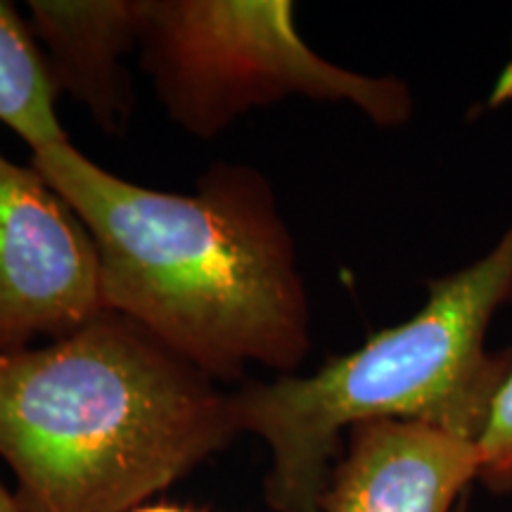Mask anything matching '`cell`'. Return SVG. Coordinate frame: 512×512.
I'll return each instance as SVG.
<instances>
[{"label": "cell", "instance_id": "cell-10", "mask_svg": "<svg viewBox=\"0 0 512 512\" xmlns=\"http://www.w3.org/2000/svg\"><path fill=\"white\" fill-rule=\"evenodd\" d=\"M131 512H200L188 505H176V503H155V505H140V508Z\"/></svg>", "mask_w": 512, "mask_h": 512}, {"label": "cell", "instance_id": "cell-6", "mask_svg": "<svg viewBox=\"0 0 512 512\" xmlns=\"http://www.w3.org/2000/svg\"><path fill=\"white\" fill-rule=\"evenodd\" d=\"M479 479L470 439L408 420L351 427L323 494V512H453Z\"/></svg>", "mask_w": 512, "mask_h": 512}, {"label": "cell", "instance_id": "cell-9", "mask_svg": "<svg viewBox=\"0 0 512 512\" xmlns=\"http://www.w3.org/2000/svg\"><path fill=\"white\" fill-rule=\"evenodd\" d=\"M479 484L494 494H512V366L498 389L489 422L477 439Z\"/></svg>", "mask_w": 512, "mask_h": 512}, {"label": "cell", "instance_id": "cell-2", "mask_svg": "<svg viewBox=\"0 0 512 512\" xmlns=\"http://www.w3.org/2000/svg\"><path fill=\"white\" fill-rule=\"evenodd\" d=\"M136 320L0 356V458L22 512H131L240 434L233 394Z\"/></svg>", "mask_w": 512, "mask_h": 512}, {"label": "cell", "instance_id": "cell-11", "mask_svg": "<svg viewBox=\"0 0 512 512\" xmlns=\"http://www.w3.org/2000/svg\"><path fill=\"white\" fill-rule=\"evenodd\" d=\"M0 512H22L17 505L15 494H10L3 484H0Z\"/></svg>", "mask_w": 512, "mask_h": 512}, {"label": "cell", "instance_id": "cell-5", "mask_svg": "<svg viewBox=\"0 0 512 512\" xmlns=\"http://www.w3.org/2000/svg\"><path fill=\"white\" fill-rule=\"evenodd\" d=\"M102 311L91 233L34 166L0 152V356L74 335Z\"/></svg>", "mask_w": 512, "mask_h": 512}, {"label": "cell", "instance_id": "cell-3", "mask_svg": "<svg viewBox=\"0 0 512 512\" xmlns=\"http://www.w3.org/2000/svg\"><path fill=\"white\" fill-rule=\"evenodd\" d=\"M422 309L313 375H278L233 394L240 434L264 439L271 512H323V494L351 427L425 422L475 441L489 422L512 351L491 354L486 330L512 299V226L475 264L427 283Z\"/></svg>", "mask_w": 512, "mask_h": 512}, {"label": "cell", "instance_id": "cell-12", "mask_svg": "<svg viewBox=\"0 0 512 512\" xmlns=\"http://www.w3.org/2000/svg\"><path fill=\"white\" fill-rule=\"evenodd\" d=\"M465 503H467V501L463 498V501H460V505H458V510H456V512H465Z\"/></svg>", "mask_w": 512, "mask_h": 512}, {"label": "cell", "instance_id": "cell-8", "mask_svg": "<svg viewBox=\"0 0 512 512\" xmlns=\"http://www.w3.org/2000/svg\"><path fill=\"white\" fill-rule=\"evenodd\" d=\"M55 102L57 88L31 24L15 5L0 0V124L12 128L31 152L67 143Z\"/></svg>", "mask_w": 512, "mask_h": 512}, {"label": "cell", "instance_id": "cell-7", "mask_svg": "<svg viewBox=\"0 0 512 512\" xmlns=\"http://www.w3.org/2000/svg\"><path fill=\"white\" fill-rule=\"evenodd\" d=\"M147 0H31L29 24L57 93L69 91L102 131L117 133L133 110L121 55L140 43Z\"/></svg>", "mask_w": 512, "mask_h": 512}, {"label": "cell", "instance_id": "cell-1", "mask_svg": "<svg viewBox=\"0 0 512 512\" xmlns=\"http://www.w3.org/2000/svg\"><path fill=\"white\" fill-rule=\"evenodd\" d=\"M95 242L105 309L136 320L214 380L247 366L294 375L311 311L290 228L271 185L245 164H214L195 192L126 181L69 143L31 152Z\"/></svg>", "mask_w": 512, "mask_h": 512}, {"label": "cell", "instance_id": "cell-4", "mask_svg": "<svg viewBox=\"0 0 512 512\" xmlns=\"http://www.w3.org/2000/svg\"><path fill=\"white\" fill-rule=\"evenodd\" d=\"M138 46L164 110L197 138L290 95L349 102L377 126H401L413 114L403 81L320 57L287 0H147Z\"/></svg>", "mask_w": 512, "mask_h": 512}]
</instances>
